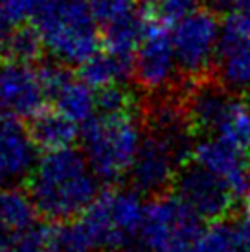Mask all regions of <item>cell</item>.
<instances>
[{
	"instance_id": "cell-2",
	"label": "cell",
	"mask_w": 250,
	"mask_h": 252,
	"mask_svg": "<svg viewBox=\"0 0 250 252\" xmlns=\"http://www.w3.org/2000/svg\"><path fill=\"white\" fill-rule=\"evenodd\" d=\"M99 181L87 155L62 147L37 158L28 193L41 216L62 223L79 217L96 201Z\"/></svg>"
},
{
	"instance_id": "cell-5",
	"label": "cell",
	"mask_w": 250,
	"mask_h": 252,
	"mask_svg": "<svg viewBox=\"0 0 250 252\" xmlns=\"http://www.w3.org/2000/svg\"><path fill=\"white\" fill-rule=\"evenodd\" d=\"M206 221L175 193H160L146 204L138 236L142 252H195Z\"/></svg>"
},
{
	"instance_id": "cell-16",
	"label": "cell",
	"mask_w": 250,
	"mask_h": 252,
	"mask_svg": "<svg viewBox=\"0 0 250 252\" xmlns=\"http://www.w3.org/2000/svg\"><path fill=\"white\" fill-rule=\"evenodd\" d=\"M30 133L37 147H42L44 151H54L72 146V142L79 136V124L64 116L57 109L42 111L33 118Z\"/></svg>"
},
{
	"instance_id": "cell-4",
	"label": "cell",
	"mask_w": 250,
	"mask_h": 252,
	"mask_svg": "<svg viewBox=\"0 0 250 252\" xmlns=\"http://www.w3.org/2000/svg\"><path fill=\"white\" fill-rule=\"evenodd\" d=\"M142 126L131 109L97 112L83 126V153L101 181L129 175L142 146Z\"/></svg>"
},
{
	"instance_id": "cell-8",
	"label": "cell",
	"mask_w": 250,
	"mask_h": 252,
	"mask_svg": "<svg viewBox=\"0 0 250 252\" xmlns=\"http://www.w3.org/2000/svg\"><path fill=\"white\" fill-rule=\"evenodd\" d=\"M50 99L48 66L26 61L0 63V114L35 118Z\"/></svg>"
},
{
	"instance_id": "cell-10",
	"label": "cell",
	"mask_w": 250,
	"mask_h": 252,
	"mask_svg": "<svg viewBox=\"0 0 250 252\" xmlns=\"http://www.w3.org/2000/svg\"><path fill=\"white\" fill-rule=\"evenodd\" d=\"M179 70L175 57L173 39L167 26L149 21L146 35L136 48L132 59V74L144 91H166L173 83L175 72Z\"/></svg>"
},
{
	"instance_id": "cell-21",
	"label": "cell",
	"mask_w": 250,
	"mask_h": 252,
	"mask_svg": "<svg viewBox=\"0 0 250 252\" xmlns=\"http://www.w3.org/2000/svg\"><path fill=\"white\" fill-rule=\"evenodd\" d=\"M195 252H237L236 224L228 223V219L206 223Z\"/></svg>"
},
{
	"instance_id": "cell-15",
	"label": "cell",
	"mask_w": 250,
	"mask_h": 252,
	"mask_svg": "<svg viewBox=\"0 0 250 252\" xmlns=\"http://www.w3.org/2000/svg\"><path fill=\"white\" fill-rule=\"evenodd\" d=\"M216 76L228 89L250 87V39L221 33L216 59Z\"/></svg>"
},
{
	"instance_id": "cell-19",
	"label": "cell",
	"mask_w": 250,
	"mask_h": 252,
	"mask_svg": "<svg viewBox=\"0 0 250 252\" xmlns=\"http://www.w3.org/2000/svg\"><path fill=\"white\" fill-rule=\"evenodd\" d=\"M41 48L42 42L37 30L26 28V24L0 32V56L6 61L33 63Z\"/></svg>"
},
{
	"instance_id": "cell-11",
	"label": "cell",
	"mask_w": 250,
	"mask_h": 252,
	"mask_svg": "<svg viewBox=\"0 0 250 252\" xmlns=\"http://www.w3.org/2000/svg\"><path fill=\"white\" fill-rule=\"evenodd\" d=\"M189 158L226 182L237 201H245L250 195V155L217 138H206L191 147Z\"/></svg>"
},
{
	"instance_id": "cell-7",
	"label": "cell",
	"mask_w": 250,
	"mask_h": 252,
	"mask_svg": "<svg viewBox=\"0 0 250 252\" xmlns=\"http://www.w3.org/2000/svg\"><path fill=\"white\" fill-rule=\"evenodd\" d=\"M189 155L191 149L188 146V138L151 129L144 136L129 173L136 191L151 195L166 193L173 188L177 173Z\"/></svg>"
},
{
	"instance_id": "cell-14",
	"label": "cell",
	"mask_w": 250,
	"mask_h": 252,
	"mask_svg": "<svg viewBox=\"0 0 250 252\" xmlns=\"http://www.w3.org/2000/svg\"><path fill=\"white\" fill-rule=\"evenodd\" d=\"M37 214L30 193L15 188L0 189V238L19 239L39 230Z\"/></svg>"
},
{
	"instance_id": "cell-24",
	"label": "cell",
	"mask_w": 250,
	"mask_h": 252,
	"mask_svg": "<svg viewBox=\"0 0 250 252\" xmlns=\"http://www.w3.org/2000/svg\"><path fill=\"white\" fill-rule=\"evenodd\" d=\"M221 33L239 39H250V13L249 11H228L221 26Z\"/></svg>"
},
{
	"instance_id": "cell-22",
	"label": "cell",
	"mask_w": 250,
	"mask_h": 252,
	"mask_svg": "<svg viewBox=\"0 0 250 252\" xmlns=\"http://www.w3.org/2000/svg\"><path fill=\"white\" fill-rule=\"evenodd\" d=\"M42 0H0V32L24 26L33 19Z\"/></svg>"
},
{
	"instance_id": "cell-17",
	"label": "cell",
	"mask_w": 250,
	"mask_h": 252,
	"mask_svg": "<svg viewBox=\"0 0 250 252\" xmlns=\"http://www.w3.org/2000/svg\"><path fill=\"white\" fill-rule=\"evenodd\" d=\"M81 66V77L92 89L101 91L112 85H122L129 74H132V61L112 54L109 50H97Z\"/></svg>"
},
{
	"instance_id": "cell-23",
	"label": "cell",
	"mask_w": 250,
	"mask_h": 252,
	"mask_svg": "<svg viewBox=\"0 0 250 252\" xmlns=\"http://www.w3.org/2000/svg\"><path fill=\"white\" fill-rule=\"evenodd\" d=\"M50 247V234L39 228L26 238H0V252H46Z\"/></svg>"
},
{
	"instance_id": "cell-3",
	"label": "cell",
	"mask_w": 250,
	"mask_h": 252,
	"mask_svg": "<svg viewBox=\"0 0 250 252\" xmlns=\"http://www.w3.org/2000/svg\"><path fill=\"white\" fill-rule=\"evenodd\" d=\"M42 48L64 64H83L99 44L92 0H42L33 17Z\"/></svg>"
},
{
	"instance_id": "cell-9",
	"label": "cell",
	"mask_w": 250,
	"mask_h": 252,
	"mask_svg": "<svg viewBox=\"0 0 250 252\" xmlns=\"http://www.w3.org/2000/svg\"><path fill=\"white\" fill-rule=\"evenodd\" d=\"M171 189L206 223L230 219L239 203L226 182L191 158L181 166Z\"/></svg>"
},
{
	"instance_id": "cell-27",
	"label": "cell",
	"mask_w": 250,
	"mask_h": 252,
	"mask_svg": "<svg viewBox=\"0 0 250 252\" xmlns=\"http://www.w3.org/2000/svg\"><path fill=\"white\" fill-rule=\"evenodd\" d=\"M52 249V247H50ZM52 252H70V251H62V249H52Z\"/></svg>"
},
{
	"instance_id": "cell-20",
	"label": "cell",
	"mask_w": 250,
	"mask_h": 252,
	"mask_svg": "<svg viewBox=\"0 0 250 252\" xmlns=\"http://www.w3.org/2000/svg\"><path fill=\"white\" fill-rule=\"evenodd\" d=\"M138 7L147 21L158 22L169 28L197 9L199 0H138Z\"/></svg>"
},
{
	"instance_id": "cell-12",
	"label": "cell",
	"mask_w": 250,
	"mask_h": 252,
	"mask_svg": "<svg viewBox=\"0 0 250 252\" xmlns=\"http://www.w3.org/2000/svg\"><path fill=\"white\" fill-rule=\"evenodd\" d=\"M37 144L19 118L0 114V182L11 184L30 177L37 162Z\"/></svg>"
},
{
	"instance_id": "cell-13",
	"label": "cell",
	"mask_w": 250,
	"mask_h": 252,
	"mask_svg": "<svg viewBox=\"0 0 250 252\" xmlns=\"http://www.w3.org/2000/svg\"><path fill=\"white\" fill-rule=\"evenodd\" d=\"M48 83L54 107L76 124L85 126L97 112L96 89H92L81 76L72 77L59 68L48 66Z\"/></svg>"
},
{
	"instance_id": "cell-25",
	"label": "cell",
	"mask_w": 250,
	"mask_h": 252,
	"mask_svg": "<svg viewBox=\"0 0 250 252\" xmlns=\"http://www.w3.org/2000/svg\"><path fill=\"white\" fill-rule=\"evenodd\" d=\"M237 252H250V221L239 217L236 223Z\"/></svg>"
},
{
	"instance_id": "cell-18",
	"label": "cell",
	"mask_w": 250,
	"mask_h": 252,
	"mask_svg": "<svg viewBox=\"0 0 250 252\" xmlns=\"http://www.w3.org/2000/svg\"><path fill=\"white\" fill-rule=\"evenodd\" d=\"M216 138L250 155V105L245 99L232 96L216 127Z\"/></svg>"
},
{
	"instance_id": "cell-6",
	"label": "cell",
	"mask_w": 250,
	"mask_h": 252,
	"mask_svg": "<svg viewBox=\"0 0 250 252\" xmlns=\"http://www.w3.org/2000/svg\"><path fill=\"white\" fill-rule=\"evenodd\" d=\"M221 26L214 7H197L173 26L175 57L186 83L216 74Z\"/></svg>"
},
{
	"instance_id": "cell-26",
	"label": "cell",
	"mask_w": 250,
	"mask_h": 252,
	"mask_svg": "<svg viewBox=\"0 0 250 252\" xmlns=\"http://www.w3.org/2000/svg\"><path fill=\"white\" fill-rule=\"evenodd\" d=\"M214 9H226V11H249L250 13V0H214Z\"/></svg>"
},
{
	"instance_id": "cell-1",
	"label": "cell",
	"mask_w": 250,
	"mask_h": 252,
	"mask_svg": "<svg viewBox=\"0 0 250 252\" xmlns=\"http://www.w3.org/2000/svg\"><path fill=\"white\" fill-rule=\"evenodd\" d=\"M132 189H109L79 217L50 234V247L70 252H120L138 241L146 204Z\"/></svg>"
}]
</instances>
